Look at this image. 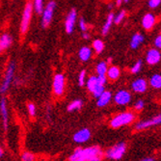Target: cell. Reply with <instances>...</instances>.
<instances>
[{
    "label": "cell",
    "instance_id": "obj_17",
    "mask_svg": "<svg viewBox=\"0 0 161 161\" xmlns=\"http://www.w3.org/2000/svg\"><path fill=\"white\" fill-rule=\"evenodd\" d=\"M0 115H1L3 126L5 130L8 129V123H9V112L7 107V101L5 98H1L0 100Z\"/></svg>",
    "mask_w": 161,
    "mask_h": 161
},
{
    "label": "cell",
    "instance_id": "obj_10",
    "mask_svg": "<svg viewBox=\"0 0 161 161\" xmlns=\"http://www.w3.org/2000/svg\"><path fill=\"white\" fill-rule=\"evenodd\" d=\"M56 8V2L55 1H49L47 5V8L43 9L42 12V26L43 28H47L53 18V13Z\"/></svg>",
    "mask_w": 161,
    "mask_h": 161
},
{
    "label": "cell",
    "instance_id": "obj_20",
    "mask_svg": "<svg viewBox=\"0 0 161 161\" xmlns=\"http://www.w3.org/2000/svg\"><path fill=\"white\" fill-rule=\"evenodd\" d=\"M121 75V70L118 67L116 66H111L108 68L107 72H106V77L112 81L118 80Z\"/></svg>",
    "mask_w": 161,
    "mask_h": 161
},
{
    "label": "cell",
    "instance_id": "obj_18",
    "mask_svg": "<svg viewBox=\"0 0 161 161\" xmlns=\"http://www.w3.org/2000/svg\"><path fill=\"white\" fill-rule=\"evenodd\" d=\"M13 43V38L11 35L5 33L0 36V52L9 48Z\"/></svg>",
    "mask_w": 161,
    "mask_h": 161
},
{
    "label": "cell",
    "instance_id": "obj_41",
    "mask_svg": "<svg viewBox=\"0 0 161 161\" xmlns=\"http://www.w3.org/2000/svg\"><path fill=\"white\" fill-rule=\"evenodd\" d=\"M108 9H109V10H112V9H113V4H112V3H109V4H108Z\"/></svg>",
    "mask_w": 161,
    "mask_h": 161
},
{
    "label": "cell",
    "instance_id": "obj_8",
    "mask_svg": "<svg viewBox=\"0 0 161 161\" xmlns=\"http://www.w3.org/2000/svg\"><path fill=\"white\" fill-rule=\"evenodd\" d=\"M113 100L117 105L125 106L129 104L132 100V96H131V93L129 91L122 89L116 92V94L113 96Z\"/></svg>",
    "mask_w": 161,
    "mask_h": 161
},
{
    "label": "cell",
    "instance_id": "obj_35",
    "mask_svg": "<svg viewBox=\"0 0 161 161\" xmlns=\"http://www.w3.org/2000/svg\"><path fill=\"white\" fill-rule=\"evenodd\" d=\"M79 28L81 29V31L82 32H87V30H88V27H87V23H86V21H85V19H83V18H81L80 19H79Z\"/></svg>",
    "mask_w": 161,
    "mask_h": 161
},
{
    "label": "cell",
    "instance_id": "obj_29",
    "mask_svg": "<svg viewBox=\"0 0 161 161\" xmlns=\"http://www.w3.org/2000/svg\"><path fill=\"white\" fill-rule=\"evenodd\" d=\"M142 67H143V62L141 60H138L132 67L130 68V72L133 75H136L142 69Z\"/></svg>",
    "mask_w": 161,
    "mask_h": 161
},
{
    "label": "cell",
    "instance_id": "obj_37",
    "mask_svg": "<svg viewBox=\"0 0 161 161\" xmlns=\"http://www.w3.org/2000/svg\"><path fill=\"white\" fill-rule=\"evenodd\" d=\"M82 38L85 39V40H89L90 39V34L88 32H83L82 33Z\"/></svg>",
    "mask_w": 161,
    "mask_h": 161
},
{
    "label": "cell",
    "instance_id": "obj_34",
    "mask_svg": "<svg viewBox=\"0 0 161 161\" xmlns=\"http://www.w3.org/2000/svg\"><path fill=\"white\" fill-rule=\"evenodd\" d=\"M160 4H161V0H149V2H148L149 7L152 9L157 8Z\"/></svg>",
    "mask_w": 161,
    "mask_h": 161
},
{
    "label": "cell",
    "instance_id": "obj_33",
    "mask_svg": "<svg viewBox=\"0 0 161 161\" xmlns=\"http://www.w3.org/2000/svg\"><path fill=\"white\" fill-rule=\"evenodd\" d=\"M27 110H28V114L30 117H35L36 116V113H37V109H36V106L34 103H28L27 105Z\"/></svg>",
    "mask_w": 161,
    "mask_h": 161
},
{
    "label": "cell",
    "instance_id": "obj_21",
    "mask_svg": "<svg viewBox=\"0 0 161 161\" xmlns=\"http://www.w3.org/2000/svg\"><path fill=\"white\" fill-rule=\"evenodd\" d=\"M145 38L141 33H135L130 40V47L131 49H137L144 42Z\"/></svg>",
    "mask_w": 161,
    "mask_h": 161
},
{
    "label": "cell",
    "instance_id": "obj_44",
    "mask_svg": "<svg viewBox=\"0 0 161 161\" xmlns=\"http://www.w3.org/2000/svg\"><path fill=\"white\" fill-rule=\"evenodd\" d=\"M0 93H1V91H0Z\"/></svg>",
    "mask_w": 161,
    "mask_h": 161
},
{
    "label": "cell",
    "instance_id": "obj_23",
    "mask_svg": "<svg viewBox=\"0 0 161 161\" xmlns=\"http://www.w3.org/2000/svg\"><path fill=\"white\" fill-rule=\"evenodd\" d=\"M149 83H150L151 87H153V89H157V90L161 89V75L155 74V75H152Z\"/></svg>",
    "mask_w": 161,
    "mask_h": 161
},
{
    "label": "cell",
    "instance_id": "obj_43",
    "mask_svg": "<svg viewBox=\"0 0 161 161\" xmlns=\"http://www.w3.org/2000/svg\"><path fill=\"white\" fill-rule=\"evenodd\" d=\"M128 1H129V0H124V2H125V3H127Z\"/></svg>",
    "mask_w": 161,
    "mask_h": 161
},
{
    "label": "cell",
    "instance_id": "obj_12",
    "mask_svg": "<svg viewBox=\"0 0 161 161\" xmlns=\"http://www.w3.org/2000/svg\"><path fill=\"white\" fill-rule=\"evenodd\" d=\"M76 17H77V13L75 9H71L65 21V29H66V32L68 34H71L75 30V24L76 21Z\"/></svg>",
    "mask_w": 161,
    "mask_h": 161
},
{
    "label": "cell",
    "instance_id": "obj_22",
    "mask_svg": "<svg viewBox=\"0 0 161 161\" xmlns=\"http://www.w3.org/2000/svg\"><path fill=\"white\" fill-rule=\"evenodd\" d=\"M78 57L81 61L87 62L92 57V49L88 47H82L78 51Z\"/></svg>",
    "mask_w": 161,
    "mask_h": 161
},
{
    "label": "cell",
    "instance_id": "obj_28",
    "mask_svg": "<svg viewBox=\"0 0 161 161\" xmlns=\"http://www.w3.org/2000/svg\"><path fill=\"white\" fill-rule=\"evenodd\" d=\"M35 155L30 152H24L20 156V161H35Z\"/></svg>",
    "mask_w": 161,
    "mask_h": 161
},
{
    "label": "cell",
    "instance_id": "obj_25",
    "mask_svg": "<svg viewBox=\"0 0 161 161\" xmlns=\"http://www.w3.org/2000/svg\"><path fill=\"white\" fill-rule=\"evenodd\" d=\"M107 69H108V67H107V63L106 62H99L97 65V68H96L97 75H99V76L106 75Z\"/></svg>",
    "mask_w": 161,
    "mask_h": 161
},
{
    "label": "cell",
    "instance_id": "obj_40",
    "mask_svg": "<svg viewBox=\"0 0 161 161\" xmlns=\"http://www.w3.org/2000/svg\"><path fill=\"white\" fill-rule=\"evenodd\" d=\"M4 155V150L2 149V147L0 146V157H3Z\"/></svg>",
    "mask_w": 161,
    "mask_h": 161
},
{
    "label": "cell",
    "instance_id": "obj_14",
    "mask_svg": "<svg viewBox=\"0 0 161 161\" xmlns=\"http://www.w3.org/2000/svg\"><path fill=\"white\" fill-rule=\"evenodd\" d=\"M131 90L136 94H143L148 90V82L144 78H137L131 83Z\"/></svg>",
    "mask_w": 161,
    "mask_h": 161
},
{
    "label": "cell",
    "instance_id": "obj_42",
    "mask_svg": "<svg viewBox=\"0 0 161 161\" xmlns=\"http://www.w3.org/2000/svg\"><path fill=\"white\" fill-rule=\"evenodd\" d=\"M112 62V58H108V59H107V62L106 63H111Z\"/></svg>",
    "mask_w": 161,
    "mask_h": 161
},
{
    "label": "cell",
    "instance_id": "obj_26",
    "mask_svg": "<svg viewBox=\"0 0 161 161\" xmlns=\"http://www.w3.org/2000/svg\"><path fill=\"white\" fill-rule=\"evenodd\" d=\"M93 48L96 51V53L100 54L104 49V42H102L101 40H98V39L95 40L93 42Z\"/></svg>",
    "mask_w": 161,
    "mask_h": 161
},
{
    "label": "cell",
    "instance_id": "obj_13",
    "mask_svg": "<svg viewBox=\"0 0 161 161\" xmlns=\"http://www.w3.org/2000/svg\"><path fill=\"white\" fill-rule=\"evenodd\" d=\"M161 60V53L157 48H150L146 53V61L151 66L158 64Z\"/></svg>",
    "mask_w": 161,
    "mask_h": 161
},
{
    "label": "cell",
    "instance_id": "obj_5",
    "mask_svg": "<svg viewBox=\"0 0 161 161\" xmlns=\"http://www.w3.org/2000/svg\"><path fill=\"white\" fill-rule=\"evenodd\" d=\"M33 4L31 1H28L25 4V7L22 12V17L20 21V34L25 35L29 29V25H30L31 19H32V14H33Z\"/></svg>",
    "mask_w": 161,
    "mask_h": 161
},
{
    "label": "cell",
    "instance_id": "obj_30",
    "mask_svg": "<svg viewBox=\"0 0 161 161\" xmlns=\"http://www.w3.org/2000/svg\"><path fill=\"white\" fill-rule=\"evenodd\" d=\"M125 14H126V12H125V10H123V11H121L120 13L117 14L116 16L114 17V23H116V24H120V23L124 20V19L125 18Z\"/></svg>",
    "mask_w": 161,
    "mask_h": 161
},
{
    "label": "cell",
    "instance_id": "obj_7",
    "mask_svg": "<svg viewBox=\"0 0 161 161\" xmlns=\"http://www.w3.org/2000/svg\"><path fill=\"white\" fill-rule=\"evenodd\" d=\"M65 87H66V79L65 75L62 74H56L53 77L52 81V90L53 94L56 97H61L63 96L65 92Z\"/></svg>",
    "mask_w": 161,
    "mask_h": 161
},
{
    "label": "cell",
    "instance_id": "obj_16",
    "mask_svg": "<svg viewBox=\"0 0 161 161\" xmlns=\"http://www.w3.org/2000/svg\"><path fill=\"white\" fill-rule=\"evenodd\" d=\"M155 16L152 13H147L142 19V26L145 30L151 31L155 24Z\"/></svg>",
    "mask_w": 161,
    "mask_h": 161
},
{
    "label": "cell",
    "instance_id": "obj_4",
    "mask_svg": "<svg viewBox=\"0 0 161 161\" xmlns=\"http://www.w3.org/2000/svg\"><path fill=\"white\" fill-rule=\"evenodd\" d=\"M127 150V145L125 142L117 143L104 153V157L110 160H120L124 157Z\"/></svg>",
    "mask_w": 161,
    "mask_h": 161
},
{
    "label": "cell",
    "instance_id": "obj_31",
    "mask_svg": "<svg viewBox=\"0 0 161 161\" xmlns=\"http://www.w3.org/2000/svg\"><path fill=\"white\" fill-rule=\"evenodd\" d=\"M77 83L80 87L85 85V83H86V71L85 70H81L79 72L78 77H77Z\"/></svg>",
    "mask_w": 161,
    "mask_h": 161
},
{
    "label": "cell",
    "instance_id": "obj_9",
    "mask_svg": "<svg viewBox=\"0 0 161 161\" xmlns=\"http://www.w3.org/2000/svg\"><path fill=\"white\" fill-rule=\"evenodd\" d=\"M160 125H161V113L157 114L156 116L153 117V118H151L149 120L138 122L134 127L137 131H142V130L148 129V128H151L153 126H157Z\"/></svg>",
    "mask_w": 161,
    "mask_h": 161
},
{
    "label": "cell",
    "instance_id": "obj_15",
    "mask_svg": "<svg viewBox=\"0 0 161 161\" xmlns=\"http://www.w3.org/2000/svg\"><path fill=\"white\" fill-rule=\"evenodd\" d=\"M113 98V94L111 91H106L104 90V92L102 93L97 99V107L99 108H103L105 106H107L109 103H110V101L112 100Z\"/></svg>",
    "mask_w": 161,
    "mask_h": 161
},
{
    "label": "cell",
    "instance_id": "obj_36",
    "mask_svg": "<svg viewBox=\"0 0 161 161\" xmlns=\"http://www.w3.org/2000/svg\"><path fill=\"white\" fill-rule=\"evenodd\" d=\"M153 43H154L155 48H157V49H161V34H160V35H158V36L154 39Z\"/></svg>",
    "mask_w": 161,
    "mask_h": 161
},
{
    "label": "cell",
    "instance_id": "obj_27",
    "mask_svg": "<svg viewBox=\"0 0 161 161\" xmlns=\"http://www.w3.org/2000/svg\"><path fill=\"white\" fill-rule=\"evenodd\" d=\"M34 10L37 14H41L43 12V0H34Z\"/></svg>",
    "mask_w": 161,
    "mask_h": 161
},
{
    "label": "cell",
    "instance_id": "obj_19",
    "mask_svg": "<svg viewBox=\"0 0 161 161\" xmlns=\"http://www.w3.org/2000/svg\"><path fill=\"white\" fill-rule=\"evenodd\" d=\"M114 17H115V14L114 13H109L108 14V16L106 18V20L103 24V26H102V29H101V34L105 36L108 34V32L110 31V29H111V26L112 24L114 23Z\"/></svg>",
    "mask_w": 161,
    "mask_h": 161
},
{
    "label": "cell",
    "instance_id": "obj_2",
    "mask_svg": "<svg viewBox=\"0 0 161 161\" xmlns=\"http://www.w3.org/2000/svg\"><path fill=\"white\" fill-rule=\"evenodd\" d=\"M107 83L106 75H92L86 80V88L94 97L97 98L102 93L104 92V86Z\"/></svg>",
    "mask_w": 161,
    "mask_h": 161
},
{
    "label": "cell",
    "instance_id": "obj_11",
    "mask_svg": "<svg viewBox=\"0 0 161 161\" xmlns=\"http://www.w3.org/2000/svg\"><path fill=\"white\" fill-rule=\"evenodd\" d=\"M91 135H92V133L89 128H81V129L77 130L74 134L72 139H74V141L76 144H84L90 140Z\"/></svg>",
    "mask_w": 161,
    "mask_h": 161
},
{
    "label": "cell",
    "instance_id": "obj_24",
    "mask_svg": "<svg viewBox=\"0 0 161 161\" xmlns=\"http://www.w3.org/2000/svg\"><path fill=\"white\" fill-rule=\"evenodd\" d=\"M83 106V101L82 99H75L72 100L70 103L68 105V111L69 112H75L77 110H80Z\"/></svg>",
    "mask_w": 161,
    "mask_h": 161
},
{
    "label": "cell",
    "instance_id": "obj_3",
    "mask_svg": "<svg viewBox=\"0 0 161 161\" xmlns=\"http://www.w3.org/2000/svg\"><path fill=\"white\" fill-rule=\"evenodd\" d=\"M136 119V115L132 111H125L115 115L110 120V126L114 129L133 124Z\"/></svg>",
    "mask_w": 161,
    "mask_h": 161
},
{
    "label": "cell",
    "instance_id": "obj_39",
    "mask_svg": "<svg viewBox=\"0 0 161 161\" xmlns=\"http://www.w3.org/2000/svg\"><path fill=\"white\" fill-rule=\"evenodd\" d=\"M124 2V0H116V5L117 6H121V4Z\"/></svg>",
    "mask_w": 161,
    "mask_h": 161
},
{
    "label": "cell",
    "instance_id": "obj_38",
    "mask_svg": "<svg viewBox=\"0 0 161 161\" xmlns=\"http://www.w3.org/2000/svg\"><path fill=\"white\" fill-rule=\"evenodd\" d=\"M140 161H155V159L153 157H151V156H148V157H145L143 159H141Z\"/></svg>",
    "mask_w": 161,
    "mask_h": 161
},
{
    "label": "cell",
    "instance_id": "obj_32",
    "mask_svg": "<svg viewBox=\"0 0 161 161\" xmlns=\"http://www.w3.org/2000/svg\"><path fill=\"white\" fill-rule=\"evenodd\" d=\"M144 107H145V102H144L143 99H138V100L135 102V103H134V105H133L134 110L137 111V112L142 111V110L144 109Z\"/></svg>",
    "mask_w": 161,
    "mask_h": 161
},
{
    "label": "cell",
    "instance_id": "obj_1",
    "mask_svg": "<svg viewBox=\"0 0 161 161\" xmlns=\"http://www.w3.org/2000/svg\"><path fill=\"white\" fill-rule=\"evenodd\" d=\"M104 152L99 146L76 148L69 157V161H102Z\"/></svg>",
    "mask_w": 161,
    "mask_h": 161
},
{
    "label": "cell",
    "instance_id": "obj_6",
    "mask_svg": "<svg viewBox=\"0 0 161 161\" xmlns=\"http://www.w3.org/2000/svg\"><path fill=\"white\" fill-rule=\"evenodd\" d=\"M14 69H16V63L14 61H11L7 67V70H6L2 85L0 87V91H1L2 94L6 93L9 90V88L11 87V84L14 79Z\"/></svg>",
    "mask_w": 161,
    "mask_h": 161
}]
</instances>
